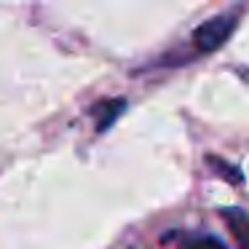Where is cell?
Instances as JSON below:
<instances>
[{
  "mask_svg": "<svg viewBox=\"0 0 249 249\" xmlns=\"http://www.w3.org/2000/svg\"><path fill=\"white\" fill-rule=\"evenodd\" d=\"M222 220H225V225L231 228V233L236 236L238 247L249 249V214L247 212L228 206V209H222Z\"/></svg>",
  "mask_w": 249,
  "mask_h": 249,
  "instance_id": "7a4b0ae2",
  "label": "cell"
},
{
  "mask_svg": "<svg viewBox=\"0 0 249 249\" xmlns=\"http://www.w3.org/2000/svg\"><path fill=\"white\" fill-rule=\"evenodd\" d=\"M236 30V14H220V17L206 19L204 24L193 30V46L201 51V54H209V51H217L231 33Z\"/></svg>",
  "mask_w": 249,
  "mask_h": 249,
  "instance_id": "6da1fadb",
  "label": "cell"
},
{
  "mask_svg": "<svg viewBox=\"0 0 249 249\" xmlns=\"http://www.w3.org/2000/svg\"><path fill=\"white\" fill-rule=\"evenodd\" d=\"M124 107H126V102L124 99H110V102H102L97 107V115H99V121H97V131H105L110 124H113L115 118H118L121 113H124Z\"/></svg>",
  "mask_w": 249,
  "mask_h": 249,
  "instance_id": "3957f363",
  "label": "cell"
},
{
  "mask_svg": "<svg viewBox=\"0 0 249 249\" xmlns=\"http://www.w3.org/2000/svg\"><path fill=\"white\" fill-rule=\"evenodd\" d=\"M179 249H228L217 236H188L179 241Z\"/></svg>",
  "mask_w": 249,
  "mask_h": 249,
  "instance_id": "277c9868",
  "label": "cell"
}]
</instances>
